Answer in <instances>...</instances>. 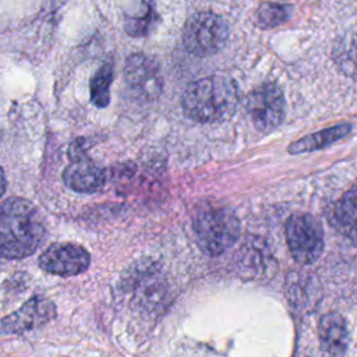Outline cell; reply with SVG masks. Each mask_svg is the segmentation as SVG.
I'll return each instance as SVG.
<instances>
[{
    "label": "cell",
    "instance_id": "7a4b0ae2",
    "mask_svg": "<svg viewBox=\"0 0 357 357\" xmlns=\"http://www.w3.org/2000/svg\"><path fill=\"white\" fill-rule=\"evenodd\" d=\"M238 103V91L230 77L209 75L191 82L183 96L181 106L187 117L198 123L229 120Z\"/></svg>",
    "mask_w": 357,
    "mask_h": 357
},
{
    "label": "cell",
    "instance_id": "3957f363",
    "mask_svg": "<svg viewBox=\"0 0 357 357\" xmlns=\"http://www.w3.org/2000/svg\"><path fill=\"white\" fill-rule=\"evenodd\" d=\"M194 233L198 247L211 257L229 250L238 238L240 222L227 208H209L194 219Z\"/></svg>",
    "mask_w": 357,
    "mask_h": 357
},
{
    "label": "cell",
    "instance_id": "ac0fdd59",
    "mask_svg": "<svg viewBox=\"0 0 357 357\" xmlns=\"http://www.w3.org/2000/svg\"><path fill=\"white\" fill-rule=\"evenodd\" d=\"M6 187H7V180H6L4 172H3V169H1V166H0V197L4 194Z\"/></svg>",
    "mask_w": 357,
    "mask_h": 357
},
{
    "label": "cell",
    "instance_id": "8992f818",
    "mask_svg": "<svg viewBox=\"0 0 357 357\" xmlns=\"http://www.w3.org/2000/svg\"><path fill=\"white\" fill-rule=\"evenodd\" d=\"M245 106L254 127L261 132L278 128L284 119L286 102L283 92L272 82L254 89L248 95Z\"/></svg>",
    "mask_w": 357,
    "mask_h": 357
},
{
    "label": "cell",
    "instance_id": "4fadbf2b",
    "mask_svg": "<svg viewBox=\"0 0 357 357\" xmlns=\"http://www.w3.org/2000/svg\"><path fill=\"white\" fill-rule=\"evenodd\" d=\"M351 131V126L347 123L337 124L325 130H321L318 132L310 134L307 137L300 138L298 141L289 145L290 153H301V152H311L315 149H321L324 146H328L340 138L346 137Z\"/></svg>",
    "mask_w": 357,
    "mask_h": 357
},
{
    "label": "cell",
    "instance_id": "ba28073f",
    "mask_svg": "<svg viewBox=\"0 0 357 357\" xmlns=\"http://www.w3.org/2000/svg\"><path fill=\"white\" fill-rule=\"evenodd\" d=\"M56 317L54 304L43 297L33 296L18 310L3 318L0 324L1 335H21L45 326Z\"/></svg>",
    "mask_w": 357,
    "mask_h": 357
},
{
    "label": "cell",
    "instance_id": "2e32d148",
    "mask_svg": "<svg viewBox=\"0 0 357 357\" xmlns=\"http://www.w3.org/2000/svg\"><path fill=\"white\" fill-rule=\"evenodd\" d=\"M113 81V63L106 60L92 75L89 82L91 100L96 107H106L110 102V84Z\"/></svg>",
    "mask_w": 357,
    "mask_h": 357
},
{
    "label": "cell",
    "instance_id": "9a60e30c",
    "mask_svg": "<svg viewBox=\"0 0 357 357\" xmlns=\"http://www.w3.org/2000/svg\"><path fill=\"white\" fill-rule=\"evenodd\" d=\"M156 20L155 6L152 0H139L135 13L127 14L124 18V29L130 36H145Z\"/></svg>",
    "mask_w": 357,
    "mask_h": 357
},
{
    "label": "cell",
    "instance_id": "e0dca14e",
    "mask_svg": "<svg viewBox=\"0 0 357 357\" xmlns=\"http://www.w3.org/2000/svg\"><path fill=\"white\" fill-rule=\"evenodd\" d=\"M291 14V7L286 4L264 1L258 6L255 11V21L261 28H275L289 20Z\"/></svg>",
    "mask_w": 357,
    "mask_h": 357
},
{
    "label": "cell",
    "instance_id": "277c9868",
    "mask_svg": "<svg viewBox=\"0 0 357 357\" xmlns=\"http://www.w3.org/2000/svg\"><path fill=\"white\" fill-rule=\"evenodd\" d=\"M229 38L226 21L213 13L192 14L183 28L184 47L195 56H212L218 53Z\"/></svg>",
    "mask_w": 357,
    "mask_h": 357
},
{
    "label": "cell",
    "instance_id": "5b68a950",
    "mask_svg": "<svg viewBox=\"0 0 357 357\" xmlns=\"http://www.w3.org/2000/svg\"><path fill=\"white\" fill-rule=\"evenodd\" d=\"M286 238L291 257L300 264H312L324 251L322 227L308 213H296L289 218Z\"/></svg>",
    "mask_w": 357,
    "mask_h": 357
},
{
    "label": "cell",
    "instance_id": "5bb4252c",
    "mask_svg": "<svg viewBox=\"0 0 357 357\" xmlns=\"http://www.w3.org/2000/svg\"><path fill=\"white\" fill-rule=\"evenodd\" d=\"M333 61L339 70L351 78H357V33H349L333 46Z\"/></svg>",
    "mask_w": 357,
    "mask_h": 357
},
{
    "label": "cell",
    "instance_id": "30bf717a",
    "mask_svg": "<svg viewBox=\"0 0 357 357\" xmlns=\"http://www.w3.org/2000/svg\"><path fill=\"white\" fill-rule=\"evenodd\" d=\"M71 163L63 172V180L75 192L91 194L99 191L106 181V173L95 162L88 159L79 148L70 152Z\"/></svg>",
    "mask_w": 357,
    "mask_h": 357
},
{
    "label": "cell",
    "instance_id": "8fae6325",
    "mask_svg": "<svg viewBox=\"0 0 357 357\" xmlns=\"http://www.w3.org/2000/svg\"><path fill=\"white\" fill-rule=\"evenodd\" d=\"M321 347L329 357H342L349 344V329L340 314H325L318 325Z\"/></svg>",
    "mask_w": 357,
    "mask_h": 357
},
{
    "label": "cell",
    "instance_id": "9c48e42d",
    "mask_svg": "<svg viewBox=\"0 0 357 357\" xmlns=\"http://www.w3.org/2000/svg\"><path fill=\"white\" fill-rule=\"evenodd\" d=\"M124 78L130 89L137 95L153 99L162 91V75L159 64L153 57L142 53L131 54L124 67Z\"/></svg>",
    "mask_w": 357,
    "mask_h": 357
},
{
    "label": "cell",
    "instance_id": "52a82bcc",
    "mask_svg": "<svg viewBox=\"0 0 357 357\" xmlns=\"http://www.w3.org/2000/svg\"><path fill=\"white\" fill-rule=\"evenodd\" d=\"M91 255L79 244L54 243L39 257V266L52 275L74 276L89 268Z\"/></svg>",
    "mask_w": 357,
    "mask_h": 357
},
{
    "label": "cell",
    "instance_id": "6da1fadb",
    "mask_svg": "<svg viewBox=\"0 0 357 357\" xmlns=\"http://www.w3.org/2000/svg\"><path fill=\"white\" fill-rule=\"evenodd\" d=\"M45 231L43 218L29 201L8 198L0 202V257L18 259L31 255Z\"/></svg>",
    "mask_w": 357,
    "mask_h": 357
},
{
    "label": "cell",
    "instance_id": "7c38bea8",
    "mask_svg": "<svg viewBox=\"0 0 357 357\" xmlns=\"http://www.w3.org/2000/svg\"><path fill=\"white\" fill-rule=\"evenodd\" d=\"M332 216L336 229L344 237L357 243V187L343 194L336 202Z\"/></svg>",
    "mask_w": 357,
    "mask_h": 357
}]
</instances>
